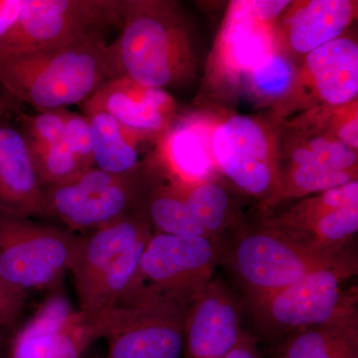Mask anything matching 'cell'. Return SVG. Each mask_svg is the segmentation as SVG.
I'll use <instances>...</instances> for the list:
<instances>
[{
    "label": "cell",
    "instance_id": "cell-1",
    "mask_svg": "<svg viewBox=\"0 0 358 358\" xmlns=\"http://www.w3.org/2000/svg\"><path fill=\"white\" fill-rule=\"evenodd\" d=\"M121 32L109 44L117 74L166 89L194 78L197 59L174 2L124 0Z\"/></svg>",
    "mask_w": 358,
    "mask_h": 358
},
{
    "label": "cell",
    "instance_id": "cell-2",
    "mask_svg": "<svg viewBox=\"0 0 358 358\" xmlns=\"http://www.w3.org/2000/svg\"><path fill=\"white\" fill-rule=\"evenodd\" d=\"M115 76L105 41L0 56V87L39 112L81 105Z\"/></svg>",
    "mask_w": 358,
    "mask_h": 358
},
{
    "label": "cell",
    "instance_id": "cell-3",
    "mask_svg": "<svg viewBox=\"0 0 358 358\" xmlns=\"http://www.w3.org/2000/svg\"><path fill=\"white\" fill-rule=\"evenodd\" d=\"M350 255L348 251L317 248L265 224L238 238L229 250L228 262L252 303Z\"/></svg>",
    "mask_w": 358,
    "mask_h": 358
},
{
    "label": "cell",
    "instance_id": "cell-4",
    "mask_svg": "<svg viewBox=\"0 0 358 358\" xmlns=\"http://www.w3.org/2000/svg\"><path fill=\"white\" fill-rule=\"evenodd\" d=\"M124 0H26L13 31L0 41V56L70 45L107 42L121 27Z\"/></svg>",
    "mask_w": 358,
    "mask_h": 358
},
{
    "label": "cell",
    "instance_id": "cell-5",
    "mask_svg": "<svg viewBox=\"0 0 358 358\" xmlns=\"http://www.w3.org/2000/svg\"><path fill=\"white\" fill-rule=\"evenodd\" d=\"M357 271V260L350 255L250 306L262 327L275 334L331 324L357 313V289L343 288Z\"/></svg>",
    "mask_w": 358,
    "mask_h": 358
},
{
    "label": "cell",
    "instance_id": "cell-6",
    "mask_svg": "<svg viewBox=\"0 0 358 358\" xmlns=\"http://www.w3.org/2000/svg\"><path fill=\"white\" fill-rule=\"evenodd\" d=\"M222 258L218 238L152 233L121 305L140 294H157L188 306L213 279Z\"/></svg>",
    "mask_w": 358,
    "mask_h": 358
},
{
    "label": "cell",
    "instance_id": "cell-7",
    "mask_svg": "<svg viewBox=\"0 0 358 358\" xmlns=\"http://www.w3.org/2000/svg\"><path fill=\"white\" fill-rule=\"evenodd\" d=\"M211 148L217 171L268 207L281 185L275 124L253 115H230L214 124Z\"/></svg>",
    "mask_w": 358,
    "mask_h": 358
},
{
    "label": "cell",
    "instance_id": "cell-8",
    "mask_svg": "<svg viewBox=\"0 0 358 358\" xmlns=\"http://www.w3.org/2000/svg\"><path fill=\"white\" fill-rule=\"evenodd\" d=\"M80 235L0 213V280L18 291L51 288L69 272Z\"/></svg>",
    "mask_w": 358,
    "mask_h": 358
},
{
    "label": "cell",
    "instance_id": "cell-9",
    "mask_svg": "<svg viewBox=\"0 0 358 358\" xmlns=\"http://www.w3.org/2000/svg\"><path fill=\"white\" fill-rule=\"evenodd\" d=\"M148 167L129 176L90 169L74 180L44 188L46 215L84 235L105 227L133 210L141 199Z\"/></svg>",
    "mask_w": 358,
    "mask_h": 358
},
{
    "label": "cell",
    "instance_id": "cell-10",
    "mask_svg": "<svg viewBox=\"0 0 358 358\" xmlns=\"http://www.w3.org/2000/svg\"><path fill=\"white\" fill-rule=\"evenodd\" d=\"M187 307L157 294H140L115 307L105 358H180Z\"/></svg>",
    "mask_w": 358,
    "mask_h": 358
},
{
    "label": "cell",
    "instance_id": "cell-11",
    "mask_svg": "<svg viewBox=\"0 0 358 358\" xmlns=\"http://www.w3.org/2000/svg\"><path fill=\"white\" fill-rule=\"evenodd\" d=\"M358 44L341 35L303 56L288 96L275 107L286 122L315 110L334 109L357 100Z\"/></svg>",
    "mask_w": 358,
    "mask_h": 358
},
{
    "label": "cell",
    "instance_id": "cell-12",
    "mask_svg": "<svg viewBox=\"0 0 358 358\" xmlns=\"http://www.w3.org/2000/svg\"><path fill=\"white\" fill-rule=\"evenodd\" d=\"M115 320V308L89 315L56 294L16 331L6 358H82L106 338Z\"/></svg>",
    "mask_w": 358,
    "mask_h": 358
},
{
    "label": "cell",
    "instance_id": "cell-13",
    "mask_svg": "<svg viewBox=\"0 0 358 358\" xmlns=\"http://www.w3.org/2000/svg\"><path fill=\"white\" fill-rule=\"evenodd\" d=\"M279 50L270 2L232 1L212 55V74L227 84H241L254 68Z\"/></svg>",
    "mask_w": 358,
    "mask_h": 358
},
{
    "label": "cell",
    "instance_id": "cell-14",
    "mask_svg": "<svg viewBox=\"0 0 358 358\" xmlns=\"http://www.w3.org/2000/svg\"><path fill=\"white\" fill-rule=\"evenodd\" d=\"M79 107L82 115L107 113L122 126L152 138H162L176 115V103L166 90L143 86L122 75L106 82Z\"/></svg>",
    "mask_w": 358,
    "mask_h": 358
},
{
    "label": "cell",
    "instance_id": "cell-15",
    "mask_svg": "<svg viewBox=\"0 0 358 358\" xmlns=\"http://www.w3.org/2000/svg\"><path fill=\"white\" fill-rule=\"evenodd\" d=\"M242 334L236 301L213 278L186 308L185 358H225Z\"/></svg>",
    "mask_w": 358,
    "mask_h": 358
},
{
    "label": "cell",
    "instance_id": "cell-16",
    "mask_svg": "<svg viewBox=\"0 0 358 358\" xmlns=\"http://www.w3.org/2000/svg\"><path fill=\"white\" fill-rule=\"evenodd\" d=\"M0 213L42 217L44 187L20 128L0 120Z\"/></svg>",
    "mask_w": 358,
    "mask_h": 358
},
{
    "label": "cell",
    "instance_id": "cell-17",
    "mask_svg": "<svg viewBox=\"0 0 358 358\" xmlns=\"http://www.w3.org/2000/svg\"><path fill=\"white\" fill-rule=\"evenodd\" d=\"M357 13L352 0L291 2L277 22L280 50L307 55L345 34Z\"/></svg>",
    "mask_w": 358,
    "mask_h": 358
},
{
    "label": "cell",
    "instance_id": "cell-18",
    "mask_svg": "<svg viewBox=\"0 0 358 358\" xmlns=\"http://www.w3.org/2000/svg\"><path fill=\"white\" fill-rule=\"evenodd\" d=\"M152 227L138 203L119 220L80 235L69 272L78 296L134 244L152 236Z\"/></svg>",
    "mask_w": 358,
    "mask_h": 358
},
{
    "label": "cell",
    "instance_id": "cell-19",
    "mask_svg": "<svg viewBox=\"0 0 358 358\" xmlns=\"http://www.w3.org/2000/svg\"><path fill=\"white\" fill-rule=\"evenodd\" d=\"M214 124L194 117L171 126L162 136V159L169 180L194 183L213 178L217 171L211 148Z\"/></svg>",
    "mask_w": 358,
    "mask_h": 358
},
{
    "label": "cell",
    "instance_id": "cell-20",
    "mask_svg": "<svg viewBox=\"0 0 358 358\" xmlns=\"http://www.w3.org/2000/svg\"><path fill=\"white\" fill-rule=\"evenodd\" d=\"M282 166H317L357 171V150L348 148L305 119L285 122L279 131Z\"/></svg>",
    "mask_w": 358,
    "mask_h": 358
},
{
    "label": "cell",
    "instance_id": "cell-21",
    "mask_svg": "<svg viewBox=\"0 0 358 358\" xmlns=\"http://www.w3.org/2000/svg\"><path fill=\"white\" fill-rule=\"evenodd\" d=\"M91 129L96 169L105 173L129 176L145 169L141 159L140 141L152 138L122 126L103 112L86 115Z\"/></svg>",
    "mask_w": 358,
    "mask_h": 358
},
{
    "label": "cell",
    "instance_id": "cell-22",
    "mask_svg": "<svg viewBox=\"0 0 358 358\" xmlns=\"http://www.w3.org/2000/svg\"><path fill=\"white\" fill-rule=\"evenodd\" d=\"M138 206L154 233L209 237L193 216L176 186L154 176L150 169H148L147 180Z\"/></svg>",
    "mask_w": 358,
    "mask_h": 358
},
{
    "label": "cell",
    "instance_id": "cell-23",
    "mask_svg": "<svg viewBox=\"0 0 358 358\" xmlns=\"http://www.w3.org/2000/svg\"><path fill=\"white\" fill-rule=\"evenodd\" d=\"M281 358H358V315L294 334Z\"/></svg>",
    "mask_w": 358,
    "mask_h": 358
},
{
    "label": "cell",
    "instance_id": "cell-24",
    "mask_svg": "<svg viewBox=\"0 0 358 358\" xmlns=\"http://www.w3.org/2000/svg\"><path fill=\"white\" fill-rule=\"evenodd\" d=\"M148 240L134 244L108 268L83 294L78 296L81 312L96 315L121 305L128 294L145 245Z\"/></svg>",
    "mask_w": 358,
    "mask_h": 358
},
{
    "label": "cell",
    "instance_id": "cell-25",
    "mask_svg": "<svg viewBox=\"0 0 358 358\" xmlns=\"http://www.w3.org/2000/svg\"><path fill=\"white\" fill-rule=\"evenodd\" d=\"M169 181L182 194L193 216L209 237L218 238L235 223V210L231 195L216 179H206L194 183Z\"/></svg>",
    "mask_w": 358,
    "mask_h": 358
},
{
    "label": "cell",
    "instance_id": "cell-26",
    "mask_svg": "<svg viewBox=\"0 0 358 358\" xmlns=\"http://www.w3.org/2000/svg\"><path fill=\"white\" fill-rule=\"evenodd\" d=\"M355 204H358V180L305 197L265 224L294 236L331 212Z\"/></svg>",
    "mask_w": 358,
    "mask_h": 358
},
{
    "label": "cell",
    "instance_id": "cell-27",
    "mask_svg": "<svg viewBox=\"0 0 358 358\" xmlns=\"http://www.w3.org/2000/svg\"><path fill=\"white\" fill-rule=\"evenodd\" d=\"M355 180H357V171L317 166H282L279 192L268 206H274L284 200L310 196Z\"/></svg>",
    "mask_w": 358,
    "mask_h": 358
},
{
    "label": "cell",
    "instance_id": "cell-28",
    "mask_svg": "<svg viewBox=\"0 0 358 358\" xmlns=\"http://www.w3.org/2000/svg\"><path fill=\"white\" fill-rule=\"evenodd\" d=\"M296 68L291 58L279 50L254 68L241 85L257 100L278 105L293 88Z\"/></svg>",
    "mask_w": 358,
    "mask_h": 358
},
{
    "label": "cell",
    "instance_id": "cell-29",
    "mask_svg": "<svg viewBox=\"0 0 358 358\" xmlns=\"http://www.w3.org/2000/svg\"><path fill=\"white\" fill-rule=\"evenodd\" d=\"M30 150L44 188L70 182L86 171L64 140L49 147Z\"/></svg>",
    "mask_w": 358,
    "mask_h": 358
},
{
    "label": "cell",
    "instance_id": "cell-30",
    "mask_svg": "<svg viewBox=\"0 0 358 358\" xmlns=\"http://www.w3.org/2000/svg\"><path fill=\"white\" fill-rule=\"evenodd\" d=\"M357 100L334 109L315 110L296 119L312 122L322 131L345 143L352 150H358Z\"/></svg>",
    "mask_w": 358,
    "mask_h": 358
},
{
    "label": "cell",
    "instance_id": "cell-31",
    "mask_svg": "<svg viewBox=\"0 0 358 358\" xmlns=\"http://www.w3.org/2000/svg\"><path fill=\"white\" fill-rule=\"evenodd\" d=\"M69 110H41L37 115L20 113V129L32 148H46L63 140Z\"/></svg>",
    "mask_w": 358,
    "mask_h": 358
},
{
    "label": "cell",
    "instance_id": "cell-32",
    "mask_svg": "<svg viewBox=\"0 0 358 358\" xmlns=\"http://www.w3.org/2000/svg\"><path fill=\"white\" fill-rule=\"evenodd\" d=\"M63 140L76 155L85 171L95 167L93 143L88 117L69 110L66 120Z\"/></svg>",
    "mask_w": 358,
    "mask_h": 358
},
{
    "label": "cell",
    "instance_id": "cell-33",
    "mask_svg": "<svg viewBox=\"0 0 358 358\" xmlns=\"http://www.w3.org/2000/svg\"><path fill=\"white\" fill-rule=\"evenodd\" d=\"M28 294L8 286L0 280V327L8 329L22 317Z\"/></svg>",
    "mask_w": 358,
    "mask_h": 358
},
{
    "label": "cell",
    "instance_id": "cell-34",
    "mask_svg": "<svg viewBox=\"0 0 358 358\" xmlns=\"http://www.w3.org/2000/svg\"><path fill=\"white\" fill-rule=\"evenodd\" d=\"M25 4L26 0H0V41L17 24Z\"/></svg>",
    "mask_w": 358,
    "mask_h": 358
},
{
    "label": "cell",
    "instance_id": "cell-35",
    "mask_svg": "<svg viewBox=\"0 0 358 358\" xmlns=\"http://www.w3.org/2000/svg\"><path fill=\"white\" fill-rule=\"evenodd\" d=\"M225 358H261L256 338L252 334H242L237 345Z\"/></svg>",
    "mask_w": 358,
    "mask_h": 358
},
{
    "label": "cell",
    "instance_id": "cell-36",
    "mask_svg": "<svg viewBox=\"0 0 358 358\" xmlns=\"http://www.w3.org/2000/svg\"><path fill=\"white\" fill-rule=\"evenodd\" d=\"M3 91L1 87H0V117L3 115L4 110L7 109V103L6 101V98L2 95L1 92Z\"/></svg>",
    "mask_w": 358,
    "mask_h": 358
},
{
    "label": "cell",
    "instance_id": "cell-37",
    "mask_svg": "<svg viewBox=\"0 0 358 358\" xmlns=\"http://www.w3.org/2000/svg\"><path fill=\"white\" fill-rule=\"evenodd\" d=\"M4 331H6V329H1V327H0V343L3 341Z\"/></svg>",
    "mask_w": 358,
    "mask_h": 358
}]
</instances>
